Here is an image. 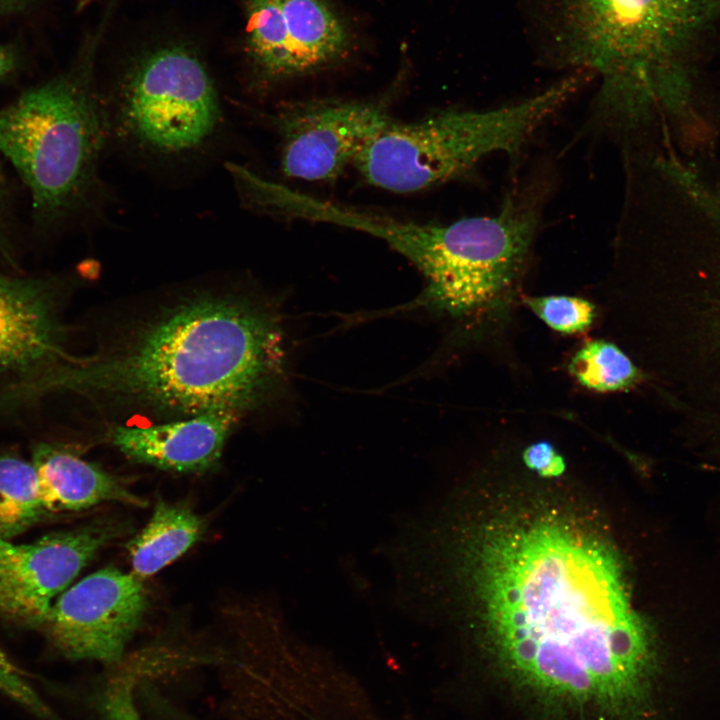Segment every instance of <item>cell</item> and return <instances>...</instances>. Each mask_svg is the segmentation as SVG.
<instances>
[{"instance_id": "cell-18", "label": "cell", "mask_w": 720, "mask_h": 720, "mask_svg": "<svg viewBox=\"0 0 720 720\" xmlns=\"http://www.w3.org/2000/svg\"><path fill=\"white\" fill-rule=\"evenodd\" d=\"M568 370L583 386L598 392L626 389L639 379V371L616 345L594 340L572 357Z\"/></svg>"}, {"instance_id": "cell-16", "label": "cell", "mask_w": 720, "mask_h": 720, "mask_svg": "<svg viewBox=\"0 0 720 720\" xmlns=\"http://www.w3.org/2000/svg\"><path fill=\"white\" fill-rule=\"evenodd\" d=\"M245 54L254 90L295 78L280 0H245Z\"/></svg>"}, {"instance_id": "cell-10", "label": "cell", "mask_w": 720, "mask_h": 720, "mask_svg": "<svg viewBox=\"0 0 720 720\" xmlns=\"http://www.w3.org/2000/svg\"><path fill=\"white\" fill-rule=\"evenodd\" d=\"M126 530L121 520L104 517L27 544L0 538V571L12 618L41 626L54 599Z\"/></svg>"}, {"instance_id": "cell-25", "label": "cell", "mask_w": 720, "mask_h": 720, "mask_svg": "<svg viewBox=\"0 0 720 720\" xmlns=\"http://www.w3.org/2000/svg\"><path fill=\"white\" fill-rule=\"evenodd\" d=\"M40 2L41 0H0V17L27 12Z\"/></svg>"}, {"instance_id": "cell-20", "label": "cell", "mask_w": 720, "mask_h": 720, "mask_svg": "<svg viewBox=\"0 0 720 720\" xmlns=\"http://www.w3.org/2000/svg\"><path fill=\"white\" fill-rule=\"evenodd\" d=\"M525 302L546 325L564 334L585 331L595 318L594 305L580 297L550 295L526 298Z\"/></svg>"}, {"instance_id": "cell-4", "label": "cell", "mask_w": 720, "mask_h": 720, "mask_svg": "<svg viewBox=\"0 0 720 720\" xmlns=\"http://www.w3.org/2000/svg\"><path fill=\"white\" fill-rule=\"evenodd\" d=\"M90 48L0 110V156L28 188L43 224L93 211L102 194L100 163L111 132Z\"/></svg>"}, {"instance_id": "cell-2", "label": "cell", "mask_w": 720, "mask_h": 720, "mask_svg": "<svg viewBox=\"0 0 720 720\" xmlns=\"http://www.w3.org/2000/svg\"><path fill=\"white\" fill-rule=\"evenodd\" d=\"M284 371L283 332L272 307L239 289L205 288L164 303L94 354L70 357L23 390L28 399L75 392L162 421L243 416L271 398Z\"/></svg>"}, {"instance_id": "cell-9", "label": "cell", "mask_w": 720, "mask_h": 720, "mask_svg": "<svg viewBox=\"0 0 720 720\" xmlns=\"http://www.w3.org/2000/svg\"><path fill=\"white\" fill-rule=\"evenodd\" d=\"M392 120L383 103L311 100L273 118L281 141V170L306 181L336 179Z\"/></svg>"}, {"instance_id": "cell-24", "label": "cell", "mask_w": 720, "mask_h": 720, "mask_svg": "<svg viewBox=\"0 0 720 720\" xmlns=\"http://www.w3.org/2000/svg\"><path fill=\"white\" fill-rule=\"evenodd\" d=\"M20 64V56L15 47L0 45V81L13 74Z\"/></svg>"}, {"instance_id": "cell-6", "label": "cell", "mask_w": 720, "mask_h": 720, "mask_svg": "<svg viewBox=\"0 0 720 720\" xmlns=\"http://www.w3.org/2000/svg\"><path fill=\"white\" fill-rule=\"evenodd\" d=\"M579 82L580 77L571 76L534 96L493 109H448L416 122L392 121L354 164L369 184L393 192L442 184L492 153L517 155Z\"/></svg>"}, {"instance_id": "cell-23", "label": "cell", "mask_w": 720, "mask_h": 720, "mask_svg": "<svg viewBox=\"0 0 720 720\" xmlns=\"http://www.w3.org/2000/svg\"><path fill=\"white\" fill-rule=\"evenodd\" d=\"M523 460L528 468L544 477H557L565 470L563 457L547 441H539L528 446L523 452Z\"/></svg>"}, {"instance_id": "cell-22", "label": "cell", "mask_w": 720, "mask_h": 720, "mask_svg": "<svg viewBox=\"0 0 720 720\" xmlns=\"http://www.w3.org/2000/svg\"><path fill=\"white\" fill-rule=\"evenodd\" d=\"M134 676L131 669L113 677L97 699L100 720H143L133 699Z\"/></svg>"}, {"instance_id": "cell-27", "label": "cell", "mask_w": 720, "mask_h": 720, "mask_svg": "<svg viewBox=\"0 0 720 720\" xmlns=\"http://www.w3.org/2000/svg\"><path fill=\"white\" fill-rule=\"evenodd\" d=\"M1 158L2 157L0 156V210L2 208V205L4 202V197L6 194L5 193L6 192V180H5V175H4V171H3V166L1 163Z\"/></svg>"}, {"instance_id": "cell-15", "label": "cell", "mask_w": 720, "mask_h": 720, "mask_svg": "<svg viewBox=\"0 0 720 720\" xmlns=\"http://www.w3.org/2000/svg\"><path fill=\"white\" fill-rule=\"evenodd\" d=\"M206 521L185 504L159 499L145 527L131 539L132 573L145 580L171 564L203 536Z\"/></svg>"}, {"instance_id": "cell-8", "label": "cell", "mask_w": 720, "mask_h": 720, "mask_svg": "<svg viewBox=\"0 0 720 720\" xmlns=\"http://www.w3.org/2000/svg\"><path fill=\"white\" fill-rule=\"evenodd\" d=\"M144 580L107 566L67 588L41 627L52 646L71 660L121 661L148 607Z\"/></svg>"}, {"instance_id": "cell-26", "label": "cell", "mask_w": 720, "mask_h": 720, "mask_svg": "<svg viewBox=\"0 0 720 720\" xmlns=\"http://www.w3.org/2000/svg\"><path fill=\"white\" fill-rule=\"evenodd\" d=\"M0 615L12 618L11 607L4 587L1 571H0Z\"/></svg>"}, {"instance_id": "cell-5", "label": "cell", "mask_w": 720, "mask_h": 720, "mask_svg": "<svg viewBox=\"0 0 720 720\" xmlns=\"http://www.w3.org/2000/svg\"><path fill=\"white\" fill-rule=\"evenodd\" d=\"M540 218L536 192L511 194L490 216L424 224L344 206L334 223L385 241L424 275L421 304L454 318L501 308L528 257Z\"/></svg>"}, {"instance_id": "cell-28", "label": "cell", "mask_w": 720, "mask_h": 720, "mask_svg": "<svg viewBox=\"0 0 720 720\" xmlns=\"http://www.w3.org/2000/svg\"><path fill=\"white\" fill-rule=\"evenodd\" d=\"M96 1H98V0H79L78 5H77V8H78L79 10H80V9H83V8L89 6L90 4H92L93 2H96Z\"/></svg>"}, {"instance_id": "cell-13", "label": "cell", "mask_w": 720, "mask_h": 720, "mask_svg": "<svg viewBox=\"0 0 720 720\" xmlns=\"http://www.w3.org/2000/svg\"><path fill=\"white\" fill-rule=\"evenodd\" d=\"M31 462L39 500L47 517L111 502L137 507L146 505L114 475L83 459L64 444H37Z\"/></svg>"}, {"instance_id": "cell-1", "label": "cell", "mask_w": 720, "mask_h": 720, "mask_svg": "<svg viewBox=\"0 0 720 720\" xmlns=\"http://www.w3.org/2000/svg\"><path fill=\"white\" fill-rule=\"evenodd\" d=\"M481 559L489 636L516 683L544 701L612 720L642 714L652 642L603 541L540 519L493 533Z\"/></svg>"}, {"instance_id": "cell-19", "label": "cell", "mask_w": 720, "mask_h": 720, "mask_svg": "<svg viewBox=\"0 0 720 720\" xmlns=\"http://www.w3.org/2000/svg\"><path fill=\"white\" fill-rule=\"evenodd\" d=\"M683 245L720 277V191L714 187H706L697 195Z\"/></svg>"}, {"instance_id": "cell-21", "label": "cell", "mask_w": 720, "mask_h": 720, "mask_svg": "<svg viewBox=\"0 0 720 720\" xmlns=\"http://www.w3.org/2000/svg\"><path fill=\"white\" fill-rule=\"evenodd\" d=\"M0 691L40 720H57L27 674L0 649Z\"/></svg>"}, {"instance_id": "cell-7", "label": "cell", "mask_w": 720, "mask_h": 720, "mask_svg": "<svg viewBox=\"0 0 720 720\" xmlns=\"http://www.w3.org/2000/svg\"><path fill=\"white\" fill-rule=\"evenodd\" d=\"M104 105L111 137L136 155L163 163L206 152L224 119L207 67L194 51L178 45L133 59Z\"/></svg>"}, {"instance_id": "cell-11", "label": "cell", "mask_w": 720, "mask_h": 720, "mask_svg": "<svg viewBox=\"0 0 720 720\" xmlns=\"http://www.w3.org/2000/svg\"><path fill=\"white\" fill-rule=\"evenodd\" d=\"M62 286L51 277L0 272V373L24 381L69 358L61 317Z\"/></svg>"}, {"instance_id": "cell-3", "label": "cell", "mask_w": 720, "mask_h": 720, "mask_svg": "<svg viewBox=\"0 0 720 720\" xmlns=\"http://www.w3.org/2000/svg\"><path fill=\"white\" fill-rule=\"evenodd\" d=\"M550 15L562 63L600 75L607 123L692 122L699 55L720 0H552Z\"/></svg>"}, {"instance_id": "cell-17", "label": "cell", "mask_w": 720, "mask_h": 720, "mask_svg": "<svg viewBox=\"0 0 720 720\" xmlns=\"http://www.w3.org/2000/svg\"><path fill=\"white\" fill-rule=\"evenodd\" d=\"M45 518L32 462L0 453V538L8 540Z\"/></svg>"}, {"instance_id": "cell-12", "label": "cell", "mask_w": 720, "mask_h": 720, "mask_svg": "<svg viewBox=\"0 0 720 720\" xmlns=\"http://www.w3.org/2000/svg\"><path fill=\"white\" fill-rule=\"evenodd\" d=\"M242 416L214 412L148 426L119 425L112 444L128 459L175 473H203L216 467Z\"/></svg>"}, {"instance_id": "cell-14", "label": "cell", "mask_w": 720, "mask_h": 720, "mask_svg": "<svg viewBox=\"0 0 720 720\" xmlns=\"http://www.w3.org/2000/svg\"><path fill=\"white\" fill-rule=\"evenodd\" d=\"M294 77L343 60L353 45L349 24L331 0H280Z\"/></svg>"}]
</instances>
